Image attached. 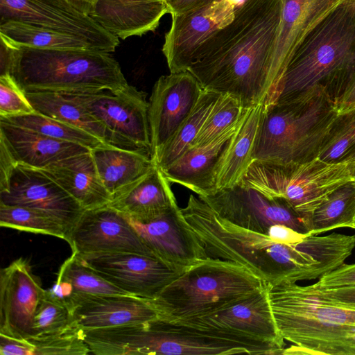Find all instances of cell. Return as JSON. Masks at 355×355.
<instances>
[{"label": "cell", "mask_w": 355, "mask_h": 355, "mask_svg": "<svg viewBox=\"0 0 355 355\" xmlns=\"http://www.w3.org/2000/svg\"><path fill=\"white\" fill-rule=\"evenodd\" d=\"M0 37L16 46L95 50L89 43L75 36L15 21L0 22Z\"/></svg>", "instance_id": "obj_33"}, {"label": "cell", "mask_w": 355, "mask_h": 355, "mask_svg": "<svg viewBox=\"0 0 355 355\" xmlns=\"http://www.w3.org/2000/svg\"><path fill=\"white\" fill-rule=\"evenodd\" d=\"M279 334L291 343L282 354L355 355V306L331 300L312 285L268 284Z\"/></svg>", "instance_id": "obj_2"}, {"label": "cell", "mask_w": 355, "mask_h": 355, "mask_svg": "<svg viewBox=\"0 0 355 355\" xmlns=\"http://www.w3.org/2000/svg\"><path fill=\"white\" fill-rule=\"evenodd\" d=\"M354 69L355 10L340 3L295 52L283 76L276 103L321 87L335 104Z\"/></svg>", "instance_id": "obj_3"}, {"label": "cell", "mask_w": 355, "mask_h": 355, "mask_svg": "<svg viewBox=\"0 0 355 355\" xmlns=\"http://www.w3.org/2000/svg\"><path fill=\"white\" fill-rule=\"evenodd\" d=\"M81 330L76 327L60 334L16 339L6 336L0 337L1 355H55L89 354Z\"/></svg>", "instance_id": "obj_31"}, {"label": "cell", "mask_w": 355, "mask_h": 355, "mask_svg": "<svg viewBox=\"0 0 355 355\" xmlns=\"http://www.w3.org/2000/svg\"><path fill=\"white\" fill-rule=\"evenodd\" d=\"M222 94L203 89L191 114L153 159L159 169L178 159L190 148L211 109Z\"/></svg>", "instance_id": "obj_32"}, {"label": "cell", "mask_w": 355, "mask_h": 355, "mask_svg": "<svg viewBox=\"0 0 355 355\" xmlns=\"http://www.w3.org/2000/svg\"><path fill=\"white\" fill-rule=\"evenodd\" d=\"M351 179L345 162L328 163L318 157L288 164L254 159L239 184L285 200L311 226L314 211L334 189Z\"/></svg>", "instance_id": "obj_8"}, {"label": "cell", "mask_w": 355, "mask_h": 355, "mask_svg": "<svg viewBox=\"0 0 355 355\" xmlns=\"http://www.w3.org/2000/svg\"><path fill=\"white\" fill-rule=\"evenodd\" d=\"M40 170L85 210L107 205L112 199L99 178L91 150L60 159Z\"/></svg>", "instance_id": "obj_25"}, {"label": "cell", "mask_w": 355, "mask_h": 355, "mask_svg": "<svg viewBox=\"0 0 355 355\" xmlns=\"http://www.w3.org/2000/svg\"><path fill=\"white\" fill-rule=\"evenodd\" d=\"M0 203L43 211L58 220L67 236L85 211L40 169L19 163L14 166L7 182L0 186Z\"/></svg>", "instance_id": "obj_15"}, {"label": "cell", "mask_w": 355, "mask_h": 355, "mask_svg": "<svg viewBox=\"0 0 355 355\" xmlns=\"http://www.w3.org/2000/svg\"><path fill=\"white\" fill-rule=\"evenodd\" d=\"M35 110L26 92L10 74L0 75V119L31 114Z\"/></svg>", "instance_id": "obj_40"}, {"label": "cell", "mask_w": 355, "mask_h": 355, "mask_svg": "<svg viewBox=\"0 0 355 355\" xmlns=\"http://www.w3.org/2000/svg\"><path fill=\"white\" fill-rule=\"evenodd\" d=\"M216 0H168L166 3L171 15H177Z\"/></svg>", "instance_id": "obj_46"}, {"label": "cell", "mask_w": 355, "mask_h": 355, "mask_svg": "<svg viewBox=\"0 0 355 355\" xmlns=\"http://www.w3.org/2000/svg\"><path fill=\"white\" fill-rule=\"evenodd\" d=\"M86 266L127 293L152 300L185 270L154 257L133 252L78 255Z\"/></svg>", "instance_id": "obj_12"}, {"label": "cell", "mask_w": 355, "mask_h": 355, "mask_svg": "<svg viewBox=\"0 0 355 355\" xmlns=\"http://www.w3.org/2000/svg\"><path fill=\"white\" fill-rule=\"evenodd\" d=\"M85 5L72 0H0V22H22L75 36L97 51L114 52L119 38L91 17Z\"/></svg>", "instance_id": "obj_10"}, {"label": "cell", "mask_w": 355, "mask_h": 355, "mask_svg": "<svg viewBox=\"0 0 355 355\" xmlns=\"http://www.w3.org/2000/svg\"><path fill=\"white\" fill-rule=\"evenodd\" d=\"M338 113L321 87L265 107L254 159L288 164L318 158Z\"/></svg>", "instance_id": "obj_5"}, {"label": "cell", "mask_w": 355, "mask_h": 355, "mask_svg": "<svg viewBox=\"0 0 355 355\" xmlns=\"http://www.w3.org/2000/svg\"><path fill=\"white\" fill-rule=\"evenodd\" d=\"M26 94L33 108L39 113L86 131L106 144L128 149L137 148L62 94L26 92Z\"/></svg>", "instance_id": "obj_28"}, {"label": "cell", "mask_w": 355, "mask_h": 355, "mask_svg": "<svg viewBox=\"0 0 355 355\" xmlns=\"http://www.w3.org/2000/svg\"><path fill=\"white\" fill-rule=\"evenodd\" d=\"M49 291L64 303L75 293L130 295L83 263L74 252L61 265L57 281Z\"/></svg>", "instance_id": "obj_30"}, {"label": "cell", "mask_w": 355, "mask_h": 355, "mask_svg": "<svg viewBox=\"0 0 355 355\" xmlns=\"http://www.w3.org/2000/svg\"><path fill=\"white\" fill-rule=\"evenodd\" d=\"M73 327L68 306L46 290L35 312L29 337L57 334Z\"/></svg>", "instance_id": "obj_39"}, {"label": "cell", "mask_w": 355, "mask_h": 355, "mask_svg": "<svg viewBox=\"0 0 355 355\" xmlns=\"http://www.w3.org/2000/svg\"><path fill=\"white\" fill-rule=\"evenodd\" d=\"M17 161L3 141L0 139V186L8 180Z\"/></svg>", "instance_id": "obj_45"}, {"label": "cell", "mask_w": 355, "mask_h": 355, "mask_svg": "<svg viewBox=\"0 0 355 355\" xmlns=\"http://www.w3.org/2000/svg\"><path fill=\"white\" fill-rule=\"evenodd\" d=\"M313 287L318 293L323 297L355 306V286L334 289H318L313 286Z\"/></svg>", "instance_id": "obj_43"}, {"label": "cell", "mask_w": 355, "mask_h": 355, "mask_svg": "<svg viewBox=\"0 0 355 355\" xmlns=\"http://www.w3.org/2000/svg\"><path fill=\"white\" fill-rule=\"evenodd\" d=\"M249 110L235 97L221 94L191 146H202L217 139L236 126Z\"/></svg>", "instance_id": "obj_37"}, {"label": "cell", "mask_w": 355, "mask_h": 355, "mask_svg": "<svg viewBox=\"0 0 355 355\" xmlns=\"http://www.w3.org/2000/svg\"><path fill=\"white\" fill-rule=\"evenodd\" d=\"M318 289H334L355 286V263H343L322 275L313 284Z\"/></svg>", "instance_id": "obj_41"}, {"label": "cell", "mask_w": 355, "mask_h": 355, "mask_svg": "<svg viewBox=\"0 0 355 355\" xmlns=\"http://www.w3.org/2000/svg\"><path fill=\"white\" fill-rule=\"evenodd\" d=\"M282 0H244L232 21L197 51L189 71L205 90L230 94L245 108L276 103L271 61Z\"/></svg>", "instance_id": "obj_1"}, {"label": "cell", "mask_w": 355, "mask_h": 355, "mask_svg": "<svg viewBox=\"0 0 355 355\" xmlns=\"http://www.w3.org/2000/svg\"><path fill=\"white\" fill-rule=\"evenodd\" d=\"M242 120L217 139L202 146H191L171 164L159 170L170 183L181 184L198 196L216 193L219 165Z\"/></svg>", "instance_id": "obj_23"}, {"label": "cell", "mask_w": 355, "mask_h": 355, "mask_svg": "<svg viewBox=\"0 0 355 355\" xmlns=\"http://www.w3.org/2000/svg\"><path fill=\"white\" fill-rule=\"evenodd\" d=\"M244 0H216L171 15L162 46L170 72L187 71L199 48L230 24Z\"/></svg>", "instance_id": "obj_13"}, {"label": "cell", "mask_w": 355, "mask_h": 355, "mask_svg": "<svg viewBox=\"0 0 355 355\" xmlns=\"http://www.w3.org/2000/svg\"><path fill=\"white\" fill-rule=\"evenodd\" d=\"M170 182L155 166L113 196L107 205L141 223L159 216L177 203Z\"/></svg>", "instance_id": "obj_24"}, {"label": "cell", "mask_w": 355, "mask_h": 355, "mask_svg": "<svg viewBox=\"0 0 355 355\" xmlns=\"http://www.w3.org/2000/svg\"><path fill=\"white\" fill-rule=\"evenodd\" d=\"M9 44L12 60L8 74L25 92L116 91L128 85L120 64L110 52L43 49Z\"/></svg>", "instance_id": "obj_4"}, {"label": "cell", "mask_w": 355, "mask_h": 355, "mask_svg": "<svg viewBox=\"0 0 355 355\" xmlns=\"http://www.w3.org/2000/svg\"><path fill=\"white\" fill-rule=\"evenodd\" d=\"M341 3L355 10V0H343Z\"/></svg>", "instance_id": "obj_48"}, {"label": "cell", "mask_w": 355, "mask_h": 355, "mask_svg": "<svg viewBox=\"0 0 355 355\" xmlns=\"http://www.w3.org/2000/svg\"><path fill=\"white\" fill-rule=\"evenodd\" d=\"M72 1H75V0H72Z\"/></svg>", "instance_id": "obj_52"}, {"label": "cell", "mask_w": 355, "mask_h": 355, "mask_svg": "<svg viewBox=\"0 0 355 355\" xmlns=\"http://www.w3.org/2000/svg\"><path fill=\"white\" fill-rule=\"evenodd\" d=\"M0 226L65 241L67 237L66 230L58 220L43 211L23 206L0 203Z\"/></svg>", "instance_id": "obj_36"}, {"label": "cell", "mask_w": 355, "mask_h": 355, "mask_svg": "<svg viewBox=\"0 0 355 355\" xmlns=\"http://www.w3.org/2000/svg\"><path fill=\"white\" fill-rule=\"evenodd\" d=\"M62 94L137 148L150 151L148 102L143 92L128 84L116 91L102 89Z\"/></svg>", "instance_id": "obj_14"}, {"label": "cell", "mask_w": 355, "mask_h": 355, "mask_svg": "<svg viewBox=\"0 0 355 355\" xmlns=\"http://www.w3.org/2000/svg\"><path fill=\"white\" fill-rule=\"evenodd\" d=\"M72 324L89 330L143 323L159 319L149 300L131 295L75 293L66 302Z\"/></svg>", "instance_id": "obj_20"}, {"label": "cell", "mask_w": 355, "mask_h": 355, "mask_svg": "<svg viewBox=\"0 0 355 355\" xmlns=\"http://www.w3.org/2000/svg\"><path fill=\"white\" fill-rule=\"evenodd\" d=\"M272 241L280 243H294L303 240L309 234H302L296 230L282 224H275L270 226L267 232Z\"/></svg>", "instance_id": "obj_42"}, {"label": "cell", "mask_w": 355, "mask_h": 355, "mask_svg": "<svg viewBox=\"0 0 355 355\" xmlns=\"http://www.w3.org/2000/svg\"><path fill=\"white\" fill-rule=\"evenodd\" d=\"M267 286L236 263L208 257L187 269L150 301L159 320L176 323L218 311Z\"/></svg>", "instance_id": "obj_6"}, {"label": "cell", "mask_w": 355, "mask_h": 355, "mask_svg": "<svg viewBox=\"0 0 355 355\" xmlns=\"http://www.w3.org/2000/svg\"><path fill=\"white\" fill-rule=\"evenodd\" d=\"M0 139L17 163L41 169L64 158L90 149L51 138L35 130L0 119Z\"/></svg>", "instance_id": "obj_26"}, {"label": "cell", "mask_w": 355, "mask_h": 355, "mask_svg": "<svg viewBox=\"0 0 355 355\" xmlns=\"http://www.w3.org/2000/svg\"><path fill=\"white\" fill-rule=\"evenodd\" d=\"M355 155V107L338 113L318 158L328 163L345 162Z\"/></svg>", "instance_id": "obj_38"}, {"label": "cell", "mask_w": 355, "mask_h": 355, "mask_svg": "<svg viewBox=\"0 0 355 355\" xmlns=\"http://www.w3.org/2000/svg\"><path fill=\"white\" fill-rule=\"evenodd\" d=\"M129 220L152 252L171 265L186 270L209 257L177 203L149 222Z\"/></svg>", "instance_id": "obj_19"}, {"label": "cell", "mask_w": 355, "mask_h": 355, "mask_svg": "<svg viewBox=\"0 0 355 355\" xmlns=\"http://www.w3.org/2000/svg\"><path fill=\"white\" fill-rule=\"evenodd\" d=\"M265 106L259 104L250 108L226 150L216 176L217 191L239 184L251 163Z\"/></svg>", "instance_id": "obj_29"}, {"label": "cell", "mask_w": 355, "mask_h": 355, "mask_svg": "<svg viewBox=\"0 0 355 355\" xmlns=\"http://www.w3.org/2000/svg\"><path fill=\"white\" fill-rule=\"evenodd\" d=\"M86 12L110 33L125 40L155 31L169 10L164 0H96Z\"/></svg>", "instance_id": "obj_22"}, {"label": "cell", "mask_w": 355, "mask_h": 355, "mask_svg": "<svg viewBox=\"0 0 355 355\" xmlns=\"http://www.w3.org/2000/svg\"><path fill=\"white\" fill-rule=\"evenodd\" d=\"M166 2L168 1V0H164Z\"/></svg>", "instance_id": "obj_51"}, {"label": "cell", "mask_w": 355, "mask_h": 355, "mask_svg": "<svg viewBox=\"0 0 355 355\" xmlns=\"http://www.w3.org/2000/svg\"><path fill=\"white\" fill-rule=\"evenodd\" d=\"M355 180L334 189L314 211L311 217V235L340 227L354 228Z\"/></svg>", "instance_id": "obj_34"}, {"label": "cell", "mask_w": 355, "mask_h": 355, "mask_svg": "<svg viewBox=\"0 0 355 355\" xmlns=\"http://www.w3.org/2000/svg\"><path fill=\"white\" fill-rule=\"evenodd\" d=\"M202 91L197 78L188 70L170 72L156 81L148 112L152 159L191 114Z\"/></svg>", "instance_id": "obj_16"}, {"label": "cell", "mask_w": 355, "mask_h": 355, "mask_svg": "<svg viewBox=\"0 0 355 355\" xmlns=\"http://www.w3.org/2000/svg\"><path fill=\"white\" fill-rule=\"evenodd\" d=\"M176 323L215 334L251 349L255 355L282 354L285 346L272 315L268 286L218 311Z\"/></svg>", "instance_id": "obj_9"}, {"label": "cell", "mask_w": 355, "mask_h": 355, "mask_svg": "<svg viewBox=\"0 0 355 355\" xmlns=\"http://www.w3.org/2000/svg\"><path fill=\"white\" fill-rule=\"evenodd\" d=\"M354 229H355V221H354Z\"/></svg>", "instance_id": "obj_50"}, {"label": "cell", "mask_w": 355, "mask_h": 355, "mask_svg": "<svg viewBox=\"0 0 355 355\" xmlns=\"http://www.w3.org/2000/svg\"><path fill=\"white\" fill-rule=\"evenodd\" d=\"M347 164L350 175L355 180V155L345 162Z\"/></svg>", "instance_id": "obj_47"}, {"label": "cell", "mask_w": 355, "mask_h": 355, "mask_svg": "<svg viewBox=\"0 0 355 355\" xmlns=\"http://www.w3.org/2000/svg\"><path fill=\"white\" fill-rule=\"evenodd\" d=\"M59 140L72 142L90 150L108 145L98 138L75 126L35 112L8 119H0Z\"/></svg>", "instance_id": "obj_35"}, {"label": "cell", "mask_w": 355, "mask_h": 355, "mask_svg": "<svg viewBox=\"0 0 355 355\" xmlns=\"http://www.w3.org/2000/svg\"><path fill=\"white\" fill-rule=\"evenodd\" d=\"M180 210L209 257L236 263L267 284L289 283L291 243H277L266 234L234 225L192 194L187 206Z\"/></svg>", "instance_id": "obj_7"}, {"label": "cell", "mask_w": 355, "mask_h": 355, "mask_svg": "<svg viewBox=\"0 0 355 355\" xmlns=\"http://www.w3.org/2000/svg\"><path fill=\"white\" fill-rule=\"evenodd\" d=\"M98 174L112 196L155 166L150 151L105 145L91 150Z\"/></svg>", "instance_id": "obj_27"}, {"label": "cell", "mask_w": 355, "mask_h": 355, "mask_svg": "<svg viewBox=\"0 0 355 355\" xmlns=\"http://www.w3.org/2000/svg\"><path fill=\"white\" fill-rule=\"evenodd\" d=\"M77 2L80 3H87L89 4L93 3L96 0H75Z\"/></svg>", "instance_id": "obj_49"}, {"label": "cell", "mask_w": 355, "mask_h": 355, "mask_svg": "<svg viewBox=\"0 0 355 355\" xmlns=\"http://www.w3.org/2000/svg\"><path fill=\"white\" fill-rule=\"evenodd\" d=\"M335 106L338 112L355 107V69L349 76L343 94L335 103Z\"/></svg>", "instance_id": "obj_44"}, {"label": "cell", "mask_w": 355, "mask_h": 355, "mask_svg": "<svg viewBox=\"0 0 355 355\" xmlns=\"http://www.w3.org/2000/svg\"><path fill=\"white\" fill-rule=\"evenodd\" d=\"M66 241L78 255L133 252L157 257L142 241L129 219L109 205L85 210Z\"/></svg>", "instance_id": "obj_17"}, {"label": "cell", "mask_w": 355, "mask_h": 355, "mask_svg": "<svg viewBox=\"0 0 355 355\" xmlns=\"http://www.w3.org/2000/svg\"><path fill=\"white\" fill-rule=\"evenodd\" d=\"M221 218L254 232L266 234L275 224L311 234L310 223L285 200L271 198L259 191L237 184L207 196H198Z\"/></svg>", "instance_id": "obj_11"}, {"label": "cell", "mask_w": 355, "mask_h": 355, "mask_svg": "<svg viewBox=\"0 0 355 355\" xmlns=\"http://www.w3.org/2000/svg\"><path fill=\"white\" fill-rule=\"evenodd\" d=\"M343 0H282L278 34L271 61L278 96L283 76L295 52L310 33Z\"/></svg>", "instance_id": "obj_21"}, {"label": "cell", "mask_w": 355, "mask_h": 355, "mask_svg": "<svg viewBox=\"0 0 355 355\" xmlns=\"http://www.w3.org/2000/svg\"><path fill=\"white\" fill-rule=\"evenodd\" d=\"M46 293L29 262L20 257L0 271V334L26 339Z\"/></svg>", "instance_id": "obj_18"}]
</instances>
